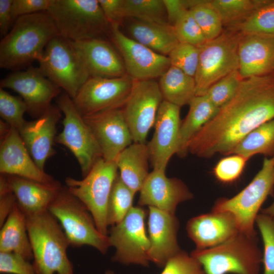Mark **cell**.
<instances>
[{
	"mask_svg": "<svg viewBox=\"0 0 274 274\" xmlns=\"http://www.w3.org/2000/svg\"><path fill=\"white\" fill-rule=\"evenodd\" d=\"M124 0H98L101 9L110 25L119 24L125 18Z\"/></svg>",
	"mask_w": 274,
	"mask_h": 274,
	"instance_id": "cell-48",
	"label": "cell"
},
{
	"mask_svg": "<svg viewBox=\"0 0 274 274\" xmlns=\"http://www.w3.org/2000/svg\"><path fill=\"white\" fill-rule=\"evenodd\" d=\"M261 212L262 213L274 216V201L269 207L262 210Z\"/></svg>",
	"mask_w": 274,
	"mask_h": 274,
	"instance_id": "cell-51",
	"label": "cell"
},
{
	"mask_svg": "<svg viewBox=\"0 0 274 274\" xmlns=\"http://www.w3.org/2000/svg\"><path fill=\"white\" fill-rule=\"evenodd\" d=\"M138 203L175 214L179 203L193 198L181 180L168 178L165 171L154 169L149 173L140 190Z\"/></svg>",
	"mask_w": 274,
	"mask_h": 274,
	"instance_id": "cell-20",
	"label": "cell"
},
{
	"mask_svg": "<svg viewBox=\"0 0 274 274\" xmlns=\"http://www.w3.org/2000/svg\"><path fill=\"white\" fill-rule=\"evenodd\" d=\"M27 231L37 274H74L67 255L68 241L48 210L26 216Z\"/></svg>",
	"mask_w": 274,
	"mask_h": 274,
	"instance_id": "cell-3",
	"label": "cell"
},
{
	"mask_svg": "<svg viewBox=\"0 0 274 274\" xmlns=\"http://www.w3.org/2000/svg\"><path fill=\"white\" fill-rule=\"evenodd\" d=\"M273 3H274V0H272Z\"/></svg>",
	"mask_w": 274,
	"mask_h": 274,
	"instance_id": "cell-53",
	"label": "cell"
},
{
	"mask_svg": "<svg viewBox=\"0 0 274 274\" xmlns=\"http://www.w3.org/2000/svg\"><path fill=\"white\" fill-rule=\"evenodd\" d=\"M170 64L194 78L199 61V47L179 42L168 55Z\"/></svg>",
	"mask_w": 274,
	"mask_h": 274,
	"instance_id": "cell-42",
	"label": "cell"
},
{
	"mask_svg": "<svg viewBox=\"0 0 274 274\" xmlns=\"http://www.w3.org/2000/svg\"><path fill=\"white\" fill-rule=\"evenodd\" d=\"M124 17L169 24L163 0H124Z\"/></svg>",
	"mask_w": 274,
	"mask_h": 274,
	"instance_id": "cell-35",
	"label": "cell"
},
{
	"mask_svg": "<svg viewBox=\"0 0 274 274\" xmlns=\"http://www.w3.org/2000/svg\"><path fill=\"white\" fill-rule=\"evenodd\" d=\"M255 222L263 244V274H274V216L264 213L258 214Z\"/></svg>",
	"mask_w": 274,
	"mask_h": 274,
	"instance_id": "cell-41",
	"label": "cell"
},
{
	"mask_svg": "<svg viewBox=\"0 0 274 274\" xmlns=\"http://www.w3.org/2000/svg\"><path fill=\"white\" fill-rule=\"evenodd\" d=\"M249 159L238 154H231L220 159L214 168L216 178L223 183L235 181L242 175Z\"/></svg>",
	"mask_w": 274,
	"mask_h": 274,
	"instance_id": "cell-43",
	"label": "cell"
},
{
	"mask_svg": "<svg viewBox=\"0 0 274 274\" xmlns=\"http://www.w3.org/2000/svg\"><path fill=\"white\" fill-rule=\"evenodd\" d=\"M242 34H257L274 36V3L256 10L248 19L235 28Z\"/></svg>",
	"mask_w": 274,
	"mask_h": 274,
	"instance_id": "cell-37",
	"label": "cell"
},
{
	"mask_svg": "<svg viewBox=\"0 0 274 274\" xmlns=\"http://www.w3.org/2000/svg\"><path fill=\"white\" fill-rule=\"evenodd\" d=\"M105 274H115V273L112 270H108L105 272Z\"/></svg>",
	"mask_w": 274,
	"mask_h": 274,
	"instance_id": "cell-52",
	"label": "cell"
},
{
	"mask_svg": "<svg viewBox=\"0 0 274 274\" xmlns=\"http://www.w3.org/2000/svg\"><path fill=\"white\" fill-rule=\"evenodd\" d=\"M0 173L17 176L46 184L59 182L37 166L19 131L13 127L1 138Z\"/></svg>",
	"mask_w": 274,
	"mask_h": 274,
	"instance_id": "cell-19",
	"label": "cell"
},
{
	"mask_svg": "<svg viewBox=\"0 0 274 274\" xmlns=\"http://www.w3.org/2000/svg\"><path fill=\"white\" fill-rule=\"evenodd\" d=\"M271 0H212L211 3L219 14L223 26L236 28L256 10Z\"/></svg>",
	"mask_w": 274,
	"mask_h": 274,
	"instance_id": "cell-33",
	"label": "cell"
},
{
	"mask_svg": "<svg viewBox=\"0 0 274 274\" xmlns=\"http://www.w3.org/2000/svg\"><path fill=\"white\" fill-rule=\"evenodd\" d=\"M118 170L115 161H108L101 158L83 179L71 177L65 179L69 191L85 204L92 214L97 229L105 235H108V202Z\"/></svg>",
	"mask_w": 274,
	"mask_h": 274,
	"instance_id": "cell-10",
	"label": "cell"
},
{
	"mask_svg": "<svg viewBox=\"0 0 274 274\" xmlns=\"http://www.w3.org/2000/svg\"><path fill=\"white\" fill-rule=\"evenodd\" d=\"M274 189V155L265 158L261 169L241 191L230 198H220L213 211L227 212L233 215L239 232L257 236L254 223L258 212Z\"/></svg>",
	"mask_w": 274,
	"mask_h": 274,
	"instance_id": "cell-7",
	"label": "cell"
},
{
	"mask_svg": "<svg viewBox=\"0 0 274 274\" xmlns=\"http://www.w3.org/2000/svg\"><path fill=\"white\" fill-rule=\"evenodd\" d=\"M134 80L128 75L113 78L90 77L72 99L82 116L122 108Z\"/></svg>",
	"mask_w": 274,
	"mask_h": 274,
	"instance_id": "cell-13",
	"label": "cell"
},
{
	"mask_svg": "<svg viewBox=\"0 0 274 274\" xmlns=\"http://www.w3.org/2000/svg\"><path fill=\"white\" fill-rule=\"evenodd\" d=\"M83 118L100 147L102 158L106 161H114L123 150L133 143L122 108L104 111Z\"/></svg>",
	"mask_w": 274,
	"mask_h": 274,
	"instance_id": "cell-17",
	"label": "cell"
},
{
	"mask_svg": "<svg viewBox=\"0 0 274 274\" xmlns=\"http://www.w3.org/2000/svg\"><path fill=\"white\" fill-rule=\"evenodd\" d=\"M274 155V119L258 126L243 139L231 154H238L248 159L256 154Z\"/></svg>",
	"mask_w": 274,
	"mask_h": 274,
	"instance_id": "cell-32",
	"label": "cell"
},
{
	"mask_svg": "<svg viewBox=\"0 0 274 274\" xmlns=\"http://www.w3.org/2000/svg\"><path fill=\"white\" fill-rule=\"evenodd\" d=\"M120 25H111L110 37L122 56L128 75L135 80L160 77L170 66L169 57L125 35Z\"/></svg>",
	"mask_w": 274,
	"mask_h": 274,
	"instance_id": "cell-15",
	"label": "cell"
},
{
	"mask_svg": "<svg viewBox=\"0 0 274 274\" xmlns=\"http://www.w3.org/2000/svg\"><path fill=\"white\" fill-rule=\"evenodd\" d=\"M161 274H205L199 262L186 252L180 251L164 266Z\"/></svg>",
	"mask_w": 274,
	"mask_h": 274,
	"instance_id": "cell-44",
	"label": "cell"
},
{
	"mask_svg": "<svg viewBox=\"0 0 274 274\" xmlns=\"http://www.w3.org/2000/svg\"><path fill=\"white\" fill-rule=\"evenodd\" d=\"M57 106L64 115L63 129L55 142L67 148L77 160L85 177L102 154L93 133L65 92L57 97Z\"/></svg>",
	"mask_w": 274,
	"mask_h": 274,
	"instance_id": "cell-11",
	"label": "cell"
},
{
	"mask_svg": "<svg viewBox=\"0 0 274 274\" xmlns=\"http://www.w3.org/2000/svg\"><path fill=\"white\" fill-rule=\"evenodd\" d=\"M186 230L196 249H206L226 242L239 232L235 218L227 212L213 211L190 219Z\"/></svg>",
	"mask_w": 274,
	"mask_h": 274,
	"instance_id": "cell-25",
	"label": "cell"
},
{
	"mask_svg": "<svg viewBox=\"0 0 274 274\" xmlns=\"http://www.w3.org/2000/svg\"><path fill=\"white\" fill-rule=\"evenodd\" d=\"M0 87L8 88L18 93L27 107V113L39 118L52 105L61 89L46 77L39 67L30 66L24 71H17L0 81Z\"/></svg>",
	"mask_w": 274,
	"mask_h": 274,
	"instance_id": "cell-16",
	"label": "cell"
},
{
	"mask_svg": "<svg viewBox=\"0 0 274 274\" xmlns=\"http://www.w3.org/2000/svg\"><path fill=\"white\" fill-rule=\"evenodd\" d=\"M48 210L60 224L70 246L88 245L102 254L107 252L111 247L108 235L98 231L88 209L66 186H61Z\"/></svg>",
	"mask_w": 274,
	"mask_h": 274,
	"instance_id": "cell-6",
	"label": "cell"
},
{
	"mask_svg": "<svg viewBox=\"0 0 274 274\" xmlns=\"http://www.w3.org/2000/svg\"><path fill=\"white\" fill-rule=\"evenodd\" d=\"M274 119V74L244 79L236 93L191 139L188 152L202 158L231 152L252 130Z\"/></svg>",
	"mask_w": 274,
	"mask_h": 274,
	"instance_id": "cell-1",
	"label": "cell"
},
{
	"mask_svg": "<svg viewBox=\"0 0 274 274\" xmlns=\"http://www.w3.org/2000/svg\"><path fill=\"white\" fill-rule=\"evenodd\" d=\"M47 12L59 36L72 42L110 36L111 25L98 0H51Z\"/></svg>",
	"mask_w": 274,
	"mask_h": 274,
	"instance_id": "cell-5",
	"label": "cell"
},
{
	"mask_svg": "<svg viewBox=\"0 0 274 274\" xmlns=\"http://www.w3.org/2000/svg\"><path fill=\"white\" fill-rule=\"evenodd\" d=\"M189 10L207 41L214 39L222 33L223 23L211 1H191Z\"/></svg>",
	"mask_w": 274,
	"mask_h": 274,
	"instance_id": "cell-36",
	"label": "cell"
},
{
	"mask_svg": "<svg viewBox=\"0 0 274 274\" xmlns=\"http://www.w3.org/2000/svg\"><path fill=\"white\" fill-rule=\"evenodd\" d=\"M61 117L57 106L51 105L36 120L26 121L19 131L31 157L42 170L47 160L55 153L56 126Z\"/></svg>",
	"mask_w": 274,
	"mask_h": 274,
	"instance_id": "cell-21",
	"label": "cell"
},
{
	"mask_svg": "<svg viewBox=\"0 0 274 274\" xmlns=\"http://www.w3.org/2000/svg\"><path fill=\"white\" fill-rule=\"evenodd\" d=\"M150 160L147 145L133 143L116 158L115 163L122 181L135 193L140 191L149 175Z\"/></svg>",
	"mask_w": 274,
	"mask_h": 274,
	"instance_id": "cell-27",
	"label": "cell"
},
{
	"mask_svg": "<svg viewBox=\"0 0 274 274\" xmlns=\"http://www.w3.org/2000/svg\"><path fill=\"white\" fill-rule=\"evenodd\" d=\"M242 33L228 28L217 38L199 46L197 69L194 76L197 95H204L215 82L238 70V49Z\"/></svg>",
	"mask_w": 274,
	"mask_h": 274,
	"instance_id": "cell-9",
	"label": "cell"
},
{
	"mask_svg": "<svg viewBox=\"0 0 274 274\" xmlns=\"http://www.w3.org/2000/svg\"><path fill=\"white\" fill-rule=\"evenodd\" d=\"M38 62L42 73L72 99L90 77L73 42L59 36L49 42Z\"/></svg>",
	"mask_w": 274,
	"mask_h": 274,
	"instance_id": "cell-8",
	"label": "cell"
},
{
	"mask_svg": "<svg viewBox=\"0 0 274 274\" xmlns=\"http://www.w3.org/2000/svg\"><path fill=\"white\" fill-rule=\"evenodd\" d=\"M13 0H0V34L2 38L11 29L13 23L11 6Z\"/></svg>",
	"mask_w": 274,
	"mask_h": 274,
	"instance_id": "cell-50",
	"label": "cell"
},
{
	"mask_svg": "<svg viewBox=\"0 0 274 274\" xmlns=\"http://www.w3.org/2000/svg\"><path fill=\"white\" fill-rule=\"evenodd\" d=\"M243 80L238 71H234L215 82L204 95L220 109L233 97Z\"/></svg>",
	"mask_w": 274,
	"mask_h": 274,
	"instance_id": "cell-39",
	"label": "cell"
},
{
	"mask_svg": "<svg viewBox=\"0 0 274 274\" xmlns=\"http://www.w3.org/2000/svg\"><path fill=\"white\" fill-rule=\"evenodd\" d=\"M14 194L17 204L26 216L48 210L61 185L46 184L15 175L3 174Z\"/></svg>",
	"mask_w": 274,
	"mask_h": 274,
	"instance_id": "cell-26",
	"label": "cell"
},
{
	"mask_svg": "<svg viewBox=\"0 0 274 274\" xmlns=\"http://www.w3.org/2000/svg\"><path fill=\"white\" fill-rule=\"evenodd\" d=\"M25 112L27 107L21 98L0 88V115L4 121L19 131L26 122L24 118Z\"/></svg>",
	"mask_w": 274,
	"mask_h": 274,
	"instance_id": "cell-38",
	"label": "cell"
},
{
	"mask_svg": "<svg viewBox=\"0 0 274 274\" xmlns=\"http://www.w3.org/2000/svg\"><path fill=\"white\" fill-rule=\"evenodd\" d=\"M169 24L173 25L179 16L190 8V1L163 0Z\"/></svg>",
	"mask_w": 274,
	"mask_h": 274,
	"instance_id": "cell-49",
	"label": "cell"
},
{
	"mask_svg": "<svg viewBox=\"0 0 274 274\" xmlns=\"http://www.w3.org/2000/svg\"><path fill=\"white\" fill-rule=\"evenodd\" d=\"M180 107L163 100L158 109L154 132L147 144L154 169L165 171L173 155L177 154L181 123Z\"/></svg>",
	"mask_w": 274,
	"mask_h": 274,
	"instance_id": "cell-18",
	"label": "cell"
},
{
	"mask_svg": "<svg viewBox=\"0 0 274 274\" xmlns=\"http://www.w3.org/2000/svg\"><path fill=\"white\" fill-rule=\"evenodd\" d=\"M158 84L163 100L180 108L196 96L194 78L172 65L160 77Z\"/></svg>",
	"mask_w": 274,
	"mask_h": 274,
	"instance_id": "cell-31",
	"label": "cell"
},
{
	"mask_svg": "<svg viewBox=\"0 0 274 274\" xmlns=\"http://www.w3.org/2000/svg\"><path fill=\"white\" fill-rule=\"evenodd\" d=\"M0 252H13L28 261L33 260L26 217L17 202L1 227Z\"/></svg>",
	"mask_w": 274,
	"mask_h": 274,
	"instance_id": "cell-28",
	"label": "cell"
},
{
	"mask_svg": "<svg viewBox=\"0 0 274 274\" xmlns=\"http://www.w3.org/2000/svg\"><path fill=\"white\" fill-rule=\"evenodd\" d=\"M133 39L153 51L166 56L179 43L173 26L136 20L128 26Z\"/></svg>",
	"mask_w": 274,
	"mask_h": 274,
	"instance_id": "cell-29",
	"label": "cell"
},
{
	"mask_svg": "<svg viewBox=\"0 0 274 274\" xmlns=\"http://www.w3.org/2000/svg\"><path fill=\"white\" fill-rule=\"evenodd\" d=\"M51 0H13L11 6L13 23L19 17L47 11Z\"/></svg>",
	"mask_w": 274,
	"mask_h": 274,
	"instance_id": "cell-46",
	"label": "cell"
},
{
	"mask_svg": "<svg viewBox=\"0 0 274 274\" xmlns=\"http://www.w3.org/2000/svg\"><path fill=\"white\" fill-rule=\"evenodd\" d=\"M135 193L122 180L119 173L114 181L107 208L108 226L119 223L131 209Z\"/></svg>",
	"mask_w": 274,
	"mask_h": 274,
	"instance_id": "cell-34",
	"label": "cell"
},
{
	"mask_svg": "<svg viewBox=\"0 0 274 274\" xmlns=\"http://www.w3.org/2000/svg\"><path fill=\"white\" fill-rule=\"evenodd\" d=\"M163 100L158 83L154 79L134 80L122 108L133 143H145Z\"/></svg>",
	"mask_w": 274,
	"mask_h": 274,
	"instance_id": "cell-14",
	"label": "cell"
},
{
	"mask_svg": "<svg viewBox=\"0 0 274 274\" xmlns=\"http://www.w3.org/2000/svg\"><path fill=\"white\" fill-rule=\"evenodd\" d=\"M257 239L239 231L221 244L195 249L191 255L205 274H259L262 255Z\"/></svg>",
	"mask_w": 274,
	"mask_h": 274,
	"instance_id": "cell-4",
	"label": "cell"
},
{
	"mask_svg": "<svg viewBox=\"0 0 274 274\" xmlns=\"http://www.w3.org/2000/svg\"><path fill=\"white\" fill-rule=\"evenodd\" d=\"M147 214L141 206L132 207L119 223L112 226L108 236L111 247L116 249L112 261L149 266L150 243L145 227Z\"/></svg>",
	"mask_w": 274,
	"mask_h": 274,
	"instance_id": "cell-12",
	"label": "cell"
},
{
	"mask_svg": "<svg viewBox=\"0 0 274 274\" xmlns=\"http://www.w3.org/2000/svg\"><path fill=\"white\" fill-rule=\"evenodd\" d=\"M189 109L181 121L177 155L180 157L188 154V145L193 136L218 113L216 107L205 95L195 96L189 104Z\"/></svg>",
	"mask_w": 274,
	"mask_h": 274,
	"instance_id": "cell-30",
	"label": "cell"
},
{
	"mask_svg": "<svg viewBox=\"0 0 274 274\" xmlns=\"http://www.w3.org/2000/svg\"><path fill=\"white\" fill-rule=\"evenodd\" d=\"M148 232L150 243L149 258L159 267L181 249L177 241L179 222L175 215L154 207H149Z\"/></svg>",
	"mask_w": 274,
	"mask_h": 274,
	"instance_id": "cell-22",
	"label": "cell"
},
{
	"mask_svg": "<svg viewBox=\"0 0 274 274\" xmlns=\"http://www.w3.org/2000/svg\"><path fill=\"white\" fill-rule=\"evenodd\" d=\"M73 42L90 77L113 78L127 75L120 53L105 38Z\"/></svg>",
	"mask_w": 274,
	"mask_h": 274,
	"instance_id": "cell-24",
	"label": "cell"
},
{
	"mask_svg": "<svg viewBox=\"0 0 274 274\" xmlns=\"http://www.w3.org/2000/svg\"><path fill=\"white\" fill-rule=\"evenodd\" d=\"M1 274H37L32 263L13 252H0Z\"/></svg>",
	"mask_w": 274,
	"mask_h": 274,
	"instance_id": "cell-45",
	"label": "cell"
},
{
	"mask_svg": "<svg viewBox=\"0 0 274 274\" xmlns=\"http://www.w3.org/2000/svg\"><path fill=\"white\" fill-rule=\"evenodd\" d=\"M57 36L47 11L19 17L1 40V68L17 71L38 61L47 44Z\"/></svg>",
	"mask_w": 274,
	"mask_h": 274,
	"instance_id": "cell-2",
	"label": "cell"
},
{
	"mask_svg": "<svg viewBox=\"0 0 274 274\" xmlns=\"http://www.w3.org/2000/svg\"><path fill=\"white\" fill-rule=\"evenodd\" d=\"M238 56L243 79L274 74V36L242 33Z\"/></svg>",
	"mask_w": 274,
	"mask_h": 274,
	"instance_id": "cell-23",
	"label": "cell"
},
{
	"mask_svg": "<svg viewBox=\"0 0 274 274\" xmlns=\"http://www.w3.org/2000/svg\"><path fill=\"white\" fill-rule=\"evenodd\" d=\"M16 197L3 174L0 175V227L2 226L16 203Z\"/></svg>",
	"mask_w": 274,
	"mask_h": 274,
	"instance_id": "cell-47",
	"label": "cell"
},
{
	"mask_svg": "<svg viewBox=\"0 0 274 274\" xmlns=\"http://www.w3.org/2000/svg\"><path fill=\"white\" fill-rule=\"evenodd\" d=\"M173 26L179 42L199 47L207 41L189 10L183 12Z\"/></svg>",
	"mask_w": 274,
	"mask_h": 274,
	"instance_id": "cell-40",
	"label": "cell"
}]
</instances>
